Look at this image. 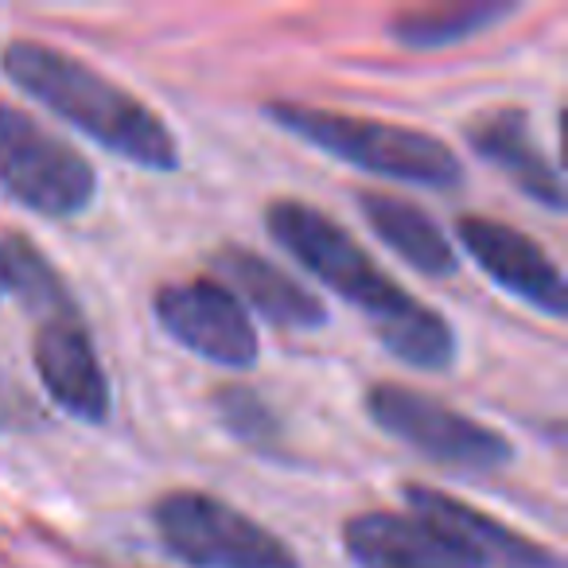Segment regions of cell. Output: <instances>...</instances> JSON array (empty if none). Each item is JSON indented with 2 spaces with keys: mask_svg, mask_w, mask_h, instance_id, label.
I'll list each match as a JSON object with an SVG mask.
<instances>
[{
  "mask_svg": "<svg viewBox=\"0 0 568 568\" xmlns=\"http://www.w3.org/2000/svg\"><path fill=\"white\" fill-rule=\"evenodd\" d=\"M265 226L316 281L358 304L382 347L417 371H448L456 363V332L440 312L394 281L332 214L301 199H273Z\"/></svg>",
  "mask_w": 568,
  "mask_h": 568,
  "instance_id": "obj_1",
  "label": "cell"
},
{
  "mask_svg": "<svg viewBox=\"0 0 568 568\" xmlns=\"http://www.w3.org/2000/svg\"><path fill=\"white\" fill-rule=\"evenodd\" d=\"M0 67L24 94L48 105L55 118L87 133L94 144L144 172H175L180 141L156 110L133 90L118 87L79 55L36 40H12L0 51Z\"/></svg>",
  "mask_w": 568,
  "mask_h": 568,
  "instance_id": "obj_2",
  "label": "cell"
},
{
  "mask_svg": "<svg viewBox=\"0 0 568 568\" xmlns=\"http://www.w3.org/2000/svg\"><path fill=\"white\" fill-rule=\"evenodd\" d=\"M265 113L284 133L301 136L312 149L327 152V156L343 160L351 168H363L371 175H382V180L417 183V187L436 191L459 187V180H464V164H459L456 152L440 136L420 133V129L301 102H268Z\"/></svg>",
  "mask_w": 568,
  "mask_h": 568,
  "instance_id": "obj_3",
  "label": "cell"
},
{
  "mask_svg": "<svg viewBox=\"0 0 568 568\" xmlns=\"http://www.w3.org/2000/svg\"><path fill=\"white\" fill-rule=\"evenodd\" d=\"M152 526L164 549L187 568H301L273 529L206 490L160 495Z\"/></svg>",
  "mask_w": 568,
  "mask_h": 568,
  "instance_id": "obj_4",
  "label": "cell"
},
{
  "mask_svg": "<svg viewBox=\"0 0 568 568\" xmlns=\"http://www.w3.org/2000/svg\"><path fill=\"white\" fill-rule=\"evenodd\" d=\"M0 187L48 219H74L98 199V172L74 144L0 98Z\"/></svg>",
  "mask_w": 568,
  "mask_h": 568,
  "instance_id": "obj_5",
  "label": "cell"
},
{
  "mask_svg": "<svg viewBox=\"0 0 568 568\" xmlns=\"http://www.w3.org/2000/svg\"><path fill=\"white\" fill-rule=\"evenodd\" d=\"M366 417L413 452L459 471H495L514 459V444L498 428L402 382H378L366 389Z\"/></svg>",
  "mask_w": 568,
  "mask_h": 568,
  "instance_id": "obj_6",
  "label": "cell"
},
{
  "mask_svg": "<svg viewBox=\"0 0 568 568\" xmlns=\"http://www.w3.org/2000/svg\"><path fill=\"white\" fill-rule=\"evenodd\" d=\"M156 324L180 347L226 371H250L261 358L257 327L230 288L219 281H175L152 296Z\"/></svg>",
  "mask_w": 568,
  "mask_h": 568,
  "instance_id": "obj_7",
  "label": "cell"
},
{
  "mask_svg": "<svg viewBox=\"0 0 568 568\" xmlns=\"http://www.w3.org/2000/svg\"><path fill=\"white\" fill-rule=\"evenodd\" d=\"M456 234L471 261L510 296L526 301L549 320H565L568 312V288L560 265L521 230L506 222L483 219V214H464L456 222Z\"/></svg>",
  "mask_w": 568,
  "mask_h": 568,
  "instance_id": "obj_8",
  "label": "cell"
},
{
  "mask_svg": "<svg viewBox=\"0 0 568 568\" xmlns=\"http://www.w3.org/2000/svg\"><path fill=\"white\" fill-rule=\"evenodd\" d=\"M32 363L43 389L63 413H71L82 425H102L110 417V378L82 316L48 320L36 327Z\"/></svg>",
  "mask_w": 568,
  "mask_h": 568,
  "instance_id": "obj_9",
  "label": "cell"
},
{
  "mask_svg": "<svg viewBox=\"0 0 568 568\" xmlns=\"http://www.w3.org/2000/svg\"><path fill=\"white\" fill-rule=\"evenodd\" d=\"M343 549L358 568H483L433 521L394 510L355 514L343 526Z\"/></svg>",
  "mask_w": 568,
  "mask_h": 568,
  "instance_id": "obj_10",
  "label": "cell"
},
{
  "mask_svg": "<svg viewBox=\"0 0 568 568\" xmlns=\"http://www.w3.org/2000/svg\"><path fill=\"white\" fill-rule=\"evenodd\" d=\"M402 495L409 503V514L433 521L440 534L464 545L483 568H560V557L552 549L529 541L526 534L510 529L506 521L490 518V514L475 510V506L459 503V498L444 495V490L405 483Z\"/></svg>",
  "mask_w": 568,
  "mask_h": 568,
  "instance_id": "obj_11",
  "label": "cell"
},
{
  "mask_svg": "<svg viewBox=\"0 0 568 568\" xmlns=\"http://www.w3.org/2000/svg\"><path fill=\"white\" fill-rule=\"evenodd\" d=\"M211 265L222 276V288H230L245 312H261L268 324L293 327V332H316L327 324L324 301L261 253L245 250V245H222Z\"/></svg>",
  "mask_w": 568,
  "mask_h": 568,
  "instance_id": "obj_12",
  "label": "cell"
},
{
  "mask_svg": "<svg viewBox=\"0 0 568 568\" xmlns=\"http://www.w3.org/2000/svg\"><path fill=\"white\" fill-rule=\"evenodd\" d=\"M464 136L475 149V156H483L490 168L510 175L521 195L537 199V203L557 214L565 211V183H560L557 164L534 141L526 110H506V105L503 110H487L475 121H467Z\"/></svg>",
  "mask_w": 568,
  "mask_h": 568,
  "instance_id": "obj_13",
  "label": "cell"
},
{
  "mask_svg": "<svg viewBox=\"0 0 568 568\" xmlns=\"http://www.w3.org/2000/svg\"><path fill=\"white\" fill-rule=\"evenodd\" d=\"M358 211H363L366 226L374 230V237H382L405 265H413L425 276L456 273L459 261L448 234L436 226L433 214L413 206L409 199L386 195V191H363L358 195Z\"/></svg>",
  "mask_w": 568,
  "mask_h": 568,
  "instance_id": "obj_14",
  "label": "cell"
},
{
  "mask_svg": "<svg viewBox=\"0 0 568 568\" xmlns=\"http://www.w3.org/2000/svg\"><path fill=\"white\" fill-rule=\"evenodd\" d=\"M4 293L17 296L28 316H36L40 324L82 316L79 301H74V293L67 288L63 273H59L48 261V253L36 250V242L24 234L0 237V296Z\"/></svg>",
  "mask_w": 568,
  "mask_h": 568,
  "instance_id": "obj_15",
  "label": "cell"
},
{
  "mask_svg": "<svg viewBox=\"0 0 568 568\" xmlns=\"http://www.w3.org/2000/svg\"><path fill=\"white\" fill-rule=\"evenodd\" d=\"M510 4H495V0H475V4H433V9H409L397 12L389 20V36L405 48L436 51L452 48L459 40L487 32L490 24L510 17Z\"/></svg>",
  "mask_w": 568,
  "mask_h": 568,
  "instance_id": "obj_16",
  "label": "cell"
},
{
  "mask_svg": "<svg viewBox=\"0 0 568 568\" xmlns=\"http://www.w3.org/2000/svg\"><path fill=\"white\" fill-rule=\"evenodd\" d=\"M214 413H219L222 428H226L234 440L250 444V448H273L281 440V420L265 405V397H257L250 386H222L214 389Z\"/></svg>",
  "mask_w": 568,
  "mask_h": 568,
  "instance_id": "obj_17",
  "label": "cell"
}]
</instances>
